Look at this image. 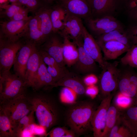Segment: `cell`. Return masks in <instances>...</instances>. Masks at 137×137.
<instances>
[{"mask_svg":"<svg viewBox=\"0 0 137 137\" xmlns=\"http://www.w3.org/2000/svg\"><path fill=\"white\" fill-rule=\"evenodd\" d=\"M28 99L39 125L47 129L56 124L58 112L56 105L52 100L45 96L40 95Z\"/></svg>","mask_w":137,"mask_h":137,"instance_id":"cell-1","label":"cell"},{"mask_svg":"<svg viewBox=\"0 0 137 137\" xmlns=\"http://www.w3.org/2000/svg\"><path fill=\"white\" fill-rule=\"evenodd\" d=\"M95 111L94 106L90 102H83L73 106L67 117V123L71 130L78 135L86 132L91 126Z\"/></svg>","mask_w":137,"mask_h":137,"instance_id":"cell-2","label":"cell"},{"mask_svg":"<svg viewBox=\"0 0 137 137\" xmlns=\"http://www.w3.org/2000/svg\"><path fill=\"white\" fill-rule=\"evenodd\" d=\"M25 81L10 70L0 74L1 104L25 94Z\"/></svg>","mask_w":137,"mask_h":137,"instance_id":"cell-3","label":"cell"},{"mask_svg":"<svg viewBox=\"0 0 137 137\" xmlns=\"http://www.w3.org/2000/svg\"><path fill=\"white\" fill-rule=\"evenodd\" d=\"M0 109L3 110L8 117L16 132L20 120L33 110L28 98L25 94L1 104Z\"/></svg>","mask_w":137,"mask_h":137,"instance_id":"cell-4","label":"cell"},{"mask_svg":"<svg viewBox=\"0 0 137 137\" xmlns=\"http://www.w3.org/2000/svg\"><path fill=\"white\" fill-rule=\"evenodd\" d=\"M23 45L19 39L13 40L0 38V74L10 70L18 52Z\"/></svg>","mask_w":137,"mask_h":137,"instance_id":"cell-5","label":"cell"},{"mask_svg":"<svg viewBox=\"0 0 137 137\" xmlns=\"http://www.w3.org/2000/svg\"><path fill=\"white\" fill-rule=\"evenodd\" d=\"M118 65L117 62L111 63L106 61L102 68L99 78V87L101 93L106 96L118 86L121 72L117 67Z\"/></svg>","mask_w":137,"mask_h":137,"instance_id":"cell-6","label":"cell"},{"mask_svg":"<svg viewBox=\"0 0 137 137\" xmlns=\"http://www.w3.org/2000/svg\"><path fill=\"white\" fill-rule=\"evenodd\" d=\"M85 20L90 30L97 37L115 29L123 28L119 22L111 16L95 18L90 17Z\"/></svg>","mask_w":137,"mask_h":137,"instance_id":"cell-7","label":"cell"},{"mask_svg":"<svg viewBox=\"0 0 137 137\" xmlns=\"http://www.w3.org/2000/svg\"><path fill=\"white\" fill-rule=\"evenodd\" d=\"M30 19L21 21L10 20L2 22L0 25V38L13 40H19L26 34Z\"/></svg>","mask_w":137,"mask_h":137,"instance_id":"cell-8","label":"cell"},{"mask_svg":"<svg viewBox=\"0 0 137 137\" xmlns=\"http://www.w3.org/2000/svg\"><path fill=\"white\" fill-rule=\"evenodd\" d=\"M40 49L53 58L62 68L66 69L63 56V38L58 33H53Z\"/></svg>","mask_w":137,"mask_h":137,"instance_id":"cell-9","label":"cell"},{"mask_svg":"<svg viewBox=\"0 0 137 137\" xmlns=\"http://www.w3.org/2000/svg\"><path fill=\"white\" fill-rule=\"evenodd\" d=\"M73 41L76 45L79 53L78 60L73 66L75 70L78 73L82 74H89L94 73L97 68L96 62L84 49L82 35Z\"/></svg>","mask_w":137,"mask_h":137,"instance_id":"cell-10","label":"cell"},{"mask_svg":"<svg viewBox=\"0 0 137 137\" xmlns=\"http://www.w3.org/2000/svg\"><path fill=\"white\" fill-rule=\"evenodd\" d=\"M112 98L111 94L106 96L94 114L91 124L95 137H101L105 128L107 111Z\"/></svg>","mask_w":137,"mask_h":137,"instance_id":"cell-11","label":"cell"},{"mask_svg":"<svg viewBox=\"0 0 137 137\" xmlns=\"http://www.w3.org/2000/svg\"><path fill=\"white\" fill-rule=\"evenodd\" d=\"M64 22L63 29L58 32L62 37L67 36L74 41L82 35L84 26L81 18L67 13Z\"/></svg>","mask_w":137,"mask_h":137,"instance_id":"cell-12","label":"cell"},{"mask_svg":"<svg viewBox=\"0 0 137 137\" xmlns=\"http://www.w3.org/2000/svg\"><path fill=\"white\" fill-rule=\"evenodd\" d=\"M82 35L83 38V46L86 53L99 64L102 69L104 66L105 61L101 49L96 40L88 32L84 26Z\"/></svg>","mask_w":137,"mask_h":137,"instance_id":"cell-13","label":"cell"},{"mask_svg":"<svg viewBox=\"0 0 137 137\" xmlns=\"http://www.w3.org/2000/svg\"><path fill=\"white\" fill-rule=\"evenodd\" d=\"M67 13L85 20L91 17L90 7L87 0H60Z\"/></svg>","mask_w":137,"mask_h":137,"instance_id":"cell-14","label":"cell"},{"mask_svg":"<svg viewBox=\"0 0 137 137\" xmlns=\"http://www.w3.org/2000/svg\"><path fill=\"white\" fill-rule=\"evenodd\" d=\"M35 46L31 43L26 42L18 52L14 61L13 65L14 74L24 81L27 63Z\"/></svg>","mask_w":137,"mask_h":137,"instance_id":"cell-15","label":"cell"},{"mask_svg":"<svg viewBox=\"0 0 137 137\" xmlns=\"http://www.w3.org/2000/svg\"><path fill=\"white\" fill-rule=\"evenodd\" d=\"M104 54L105 61L114 60L130 48L125 45L115 40H112L98 44Z\"/></svg>","mask_w":137,"mask_h":137,"instance_id":"cell-16","label":"cell"},{"mask_svg":"<svg viewBox=\"0 0 137 137\" xmlns=\"http://www.w3.org/2000/svg\"><path fill=\"white\" fill-rule=\"evenodd\" d=\"M41 55L38 48L35 46L28 60L25 81L27 87H32L40 61Z\"/></svg>","mask_w":137,"mask_h":137,"instance_id":"cell-17","label":"cell"},{"mask_svg":"<svg viewBox=\"0 0 137 137\" xmlns=\"http://www.w3.org/2000/svg\"><path fill=\"white\" fill-rule=\"evenodd\" d=\"M25 36L27 39V42L31 43L38 47L46 40L41 30L36 15L33 17H31L30 19L27 30Z\"/></svg>","mask_w":137,"mask_h":137,"instance_id":"cell-18","label":"cell"},{"mask_svg":"<svg viewBox=\"0 0 137 137\" xmlns=\"http://www.w3.org/2000/svg\"><path fill=\"white\" fill-rule=\"evenodd\" d=\"M41 57L45 64L47 65V70L55 83L70 72L67 70L61 67L55 60L43 50L40 51Z\"/></svg>","mask_w":137,"mask_h":137,"instance_id":"cell-19","label":"cell"},{"mask_svg":"<svg viewBox=\"0 0 137 137\" xmlns=\"http://www.w3.org/2000/svg\"><path fill=\"white\" fill-rule=\"evenodd\" d=\"M58 86L70 88L79 95L85 93L86 89V84L83 80L70 72L54 83L52 87Z\"/></svg>","mask_w":137,"mask_h":137,"instance_id":"cell-20","label":"cell"},{"mask_svg":"<svg viewBox=\"0 0 137 137\" xmlns=\"http://www.w3.org/2000/svg\"><path fill=\"white\" fill-rule=\"evenodd\" d=\"M63 38V56L66 65L73 66L77 61L79 56L78 48L76 44L68 37Z\"/></svg>","mask_w":137,"mask_h":137,"instance_id":"cell-21","label":"cell"},{"mask_svg":"<svg viewBox=\"0 0 137 137\" xmlns=\"http://www.w3.org/2000/svg\"><path fill=\"white\" fill-rule=\"evenodd\" d=\"M112 40L118 41L129 48L133 45L126 31H125L123 28L116 29L98 36L96 40L99 44Z\"/></svg>","mask_w":137,"mask_h":137,"instance_id":"cell-22","label":"cell"},{"mask_svg":"<svg viewBox=\"0 0 137 137\" xmlns=\"http://www.w3.org/2000/svg\"><path fill=\"white\" fill-rule=\"evenodd\" d=\"M55 83L41 57L39 66L32 88L38 90L45 86H50L52 87Z\"/></svg>","mask_w":137,"mask_h":137,"instance_id":"cell-23","label":"cell"},{"mask_svg":"<svg viewBox=\"0 0 137 137\" xmlns=\"http://www.w3.org/2000/svg\"><path fill=\"white\" fill-rule=\"evenodd\" d=\"M50 12L51 8L43 7L39 10L36 14L41 30L46 40L53 33Z\"/></svg>","mask_w":137,"mask_h":137,"instance_id":"cell-24","label":"cell"},{"mask_svg":"<svg viewBox=\"0 0 137 137\" xmlns=\"http://www.w3.org/2000/svg\"><path fill=\"white\" fill-rule=\"evenodd\" d=\"M91 15L99 16L114 11L115 0H93L91 6Z\"/></svg>","mask_w":137,"mask_h":137,"instance_id":"cell-25","label":"cell"},{"mask_svg":"<svg viewBox=\"0 0 137 137\" xmlns=\"http://www.w3.org/2000/svg\"><path fill=\"white\" fill-rule=\"evenodd\" d=\"M67 14L66 10L60 4L51 8L50 16L53 32H58L63 29L64 21Z\"/></svg>","mask_w":137,"mask_h":137,"instance_id":"cell-26","label":"cell"},{"mask_svg":"<svg viewBox=\"0 0 137 137\" xmlns=\"http://www.w3.org/2000/svg\"><path fill=\"white\" fill-rule=\"evenodd\" d=\"M118 87L122 94L131 98L137 99V89L130 81L127 72L123 74L120 72Z\"/></svg>","mask_w":137,"mask_h":137,"instance_id":"cell-27","label":"cell"},{"mask_svg":"<svg viewBox=\"0 0 137 137\" xmlns=\"http://www.w3.org/2000/svg\"><path fill=\"white\" fill-rule=\"evenodd\" d=\"M0 136L17 137L16 129L3 110H0Z\"/></svg>","mask_w":137,"mask_h":137,"instance_id":"cell-28","label":"cell"},{"mask_svg":"<svg viewBox=\"0 0 137 137\" xmlns=\"http://www.w3.org/2000/svg\"><path fill=\"white\" fill-rule=\"evenodd\" d=\"M118 116L116 108L110 105L107 111L105 127L101 137L108 136L110 131L115 124L119 117Z\"/></svg>","mask_w":137,"mask_h":137,"instance_id":"cell-29","label":"cell"},{"mask_svg":"<svg viewBox=\"0 0 137 137\" xmlns=\"http://www.w3.org/2000/svg\"><path fill=\"white\" fill-rule=\"evenodd\" d=\"M124 65L137 68V44L133 45L121 59Z\"/></svg>","mask_w":137,"mask_h":137,"instance_id":"cell-30","label":"cell"},{"mask_svg":"<svg viewBox=\"0 0 137 137\" xmlns=\"http://www.w3.org/2000/svg\"><path fill=\"white\" fill-rule=\"evenodd\" d=\"M34 111L33 110L29 114L22 118L19 121L17 127V137H20L22 131L28 126L35 123Z\"/></svg>","mask_w":137,"mask_h":137,"instance_id":"cell-31","label":"cell"},{"mask_svg":"<svg viewBox=\"0 0 137 137\" xmlns=\"http://www.w3.org/2000/svg\"><path fill=\"white\" fill-rule=\"evenodd\" d=\"M4 14L10 19L16 13L25 9L22 6L16 2L12 3L10 5L6 6Z\"/></svg>","mask_w":137,"mask_h":137,"instance_id":"cell-32","label":"cell"},{"mask_svg":"<svg viewBox=\"0 0 137 137\" xmlns=\"http://www.w3.org/2000/svg\"><path fill=\"white\" fill-rule=\"evenodd\" d=\"M76 94V93L72 89L64 87L61 91V98L62 100L65 102L72 103L75 99Z\"/></svg>","mask_w":137,"mask_h":137,"instance_id":"cell-33","label":"cell"},{"mask_svg":"<svg viewBox=\"0 0 137 137\" xmlns=\"http://www.w3.org/2000/svg\"><path fill=\"white\" fill-rule=\"evenodd\" d=\"M16 2L26 7L28 11H34L40 7V2L39 0H16Z\"/></svg>","mask_w":137,"mask_h":137,"instance_id":"cell-34","label":"cell"},{"mask_svg":"<svg viewBox=\"0 0 137 137\" xmlns=\"http://www.w3.org/2000/svg\"><path fill=\"white\" fill-rule=\"evenodd\" d=\"M117 7L122 5L129 12L137 7V0H116Z\"/></svg>","mask_w":137,"mask_h":137,"instance_id":"cell-35","label":"cell"},{"mask_svg":"<svg viewBox=\"0 0 137 137\" xmlns=\"http://www.w3.org/2000/svg\"><path fill=\"white\" fill-rule=\"evenodd\" d=\"M126 116V117L123 119V122L137 121V107L129 108L127 111Z\"/></svg>","mask_w":137,"mask_h":137,"instance_id":"cell-36","label":"cell"},{"mask_svg":"<svg viewBox=\"0 0 137 137\" xmlns=\"http://www.w3.org/2000/svg\"><path fill=\"white\" fill-rule=\"evenodd\" d=\"M132 98L121 94L117 96L116 102L117 105L121 107H127L132 103Z\"/></svg>","mask_w":137,"mask_h":137,"instance_id":"cell-37","label":"cell"},{"mask_svg":"<svg viewBox=\"0 0 137 137\" xmlns=\"http://www.w3.org/2000/svg\"><path fill=\"white\" fill-rule=\"evenodd\" d=\"M68 130L60 127H57L53 129L47 134L50 137H63Z\"/></svg>","mask_w":137,"mask_h":137,"instance_id":"cell-38","label":"cell"},{"mask_svg":"<svg viewBox=\"0 0 137 137\" xmlns=\"http://www.w3.org/2000/svg\"><path fill=\"white\" fill-rule=\"evenodd\" d=\"M126 32L133 45L137 44V25L131 26Z\"/></svg>","mask_w":137,"mask_h":137,"instance_id":"cell-39","label":"cell"},{"mask_svg":"<svg viewBox=\"0 0 137 137\" xmlns=\"http://www.w3.org/2000/svg\"><path fill=\"white\" fill-rule=\"evenodd\" d=\"M28 11L26 9L24 10L15 13L10 20L15 21H21L30 19L31 17L28 16Z\"/></svg>","mask_w":137,"mask_h":137,"instance_id":"cell-40","label":"cell"},{"mask_svg":"<svg viewBox=\"0 0 137 137\" xmlns=\"http://www.w3.org/2000/svg\"><path fill=\"white\" fill-rule=\"evenodd\" d=\"M132 136V134L129 129L124 127L122 126L119 128L114 137H129Z\"/></svg>","mask_w":137,"mask_h":137,"instance_id":"cell-41","label":"cell"},{"mask_svg":"<svg viewBox=\"0 0 137 137\" xmlns=\"http://www.w3.org/2000/svg\"><path fill=\"white\" fill-rule=\"evenodd\" d=\"M36 124H31L25 128L21 133L20 137H33L34 129Z\"/></svg>","mask_w":137,"mask_h":137,"instance_id":"cell-42","label":"cell"},{"mask_svg":"<svg viewBox=\"0 0 137 137\" xmlns=\"http://www.w3.org/2000/svg\"><path fill=\"white\" fill-rule=\"evenodd\" d=\"M124 123L130 130L132 136L137 137V121L131 122H125Z\"/></svg>","mask_w":137,"mask_h":137,"instance_id":"cell-43","label":"cell"},{"mask_svg":"<svg viewBox=\"0 0 137 137\" xmlns=\"http://www.w3.org/2000/svg\"><path fill=\"white\" fill-rule=\"evenodd\" d=\"M97 79L94 75L91 74H88L84 79L83 81L86 85H91L96 83Z\"/></svg>","mask_w":137,"mask_h":137,"instance_id":"cell-44","label":"cell"},{"mask_svg":"<svg viewBox=\"0 0 137 137\" xmlns=\"http://www.w3.org/2000/svg\"><path fill=\"white\" fill-rule=\"evenodd\" d=\"M127 73L130 81L137 89V73L130 70L127 71Z\"/></svg>","mask_w":137,"mask_h":137,"instance_id":"cell-45","label":"cell"},{"mask_svg":"<svg viewBox=\"0 0 137 137\" xmlns=\"http://www.w3.org/2000/svg\"><path fill=\"white\" fill-rule=\"evenodd\" d=\"M46 130V128L42 126L35 125L34 129V134L42 135L45 133Z\"/></svg>","mask_w":137,"mask_h":137,"instance_id":"cell-46","label":"cell"},{"mask_svg":"<svg viewBox=\"0 0 137 137\" xmlns=\"http://www.w3.org/2000/svg\"><path fill=\"white\" fill-rule=\"evenodd\" d=\"M98 92L97 88L95 86H91L86 88L85 93L88 95L93 96L95 95Z\"/></svg>","mask_w":137,"mask_h":137,"instance_id":"cell-47","label":"cell"},{"mask_svg":"<svg viewBox=\"0 0 137 137\" xmlns=\"http://www.w3.org/2000/svg\"><path fill=\"white\" fill-rule=\"evenodd\" d=\"M119 117H118L115 124L110 131L107 137H114V135L117 133L119 127L118 123L119 122Z\"/></svg>","mask_w":137,"mask_h":137,"instance_id":"cell-48","label":"cell"},{"mask_svg":"<svg viewBox=\"0 0 137 137\" xmlns=\"http://www.w3.org/2000/svg\"><path fill=\"white\" fill-rule=\"evenodd\" d=\"M131 16L133 18L137 19V7L129 12Z\"/></svg>","mask_w":137,"mask_h":137,"instance_id":"cell-49","label":"cell"},{"mask_svg":"<svg viewBox=\"0 0 137 137\" xmlns=\"http://www.w3.org/2000/svg\"><path fill=\"white\" fill-rule=\"evenodd\" d=\"M75 133L72 130H68L63 137H73L75 136Z\"/></svg>","mask_w":137,"mask_h":137,"instance_id":"cell-50","label":"cell"},{"mask_svg":"<svg viewBox=\"0 0 137 137\" xmlns=\"http://www.w3.org/2000/svg\"><path fill=\"white\" fill-rule=\"evenodd\" d=\"M45 2L48 3H51L54 0H43Z\"/></svg>","mask_w":137,"mask_h":137,"instance_id":"cell-51","label":"cell"},{"mask_svg":"<svg viewBox=\"0 0 137 137\" xmlns=\"http://www.w3.org/2000/svg\"><path fill=\"white\" fill-rule=\"evenodd\" d=\"M93 0H87L89 5L90 7H91V6L92 2V1ZM91 8V7H90Z\"/></svg>","mask_w":137,"mask_h":137,"instance_id":"cell-52","label":"cell"},{"mask_svg":"<svg viewBox=\"0 0 137 137\" xmlns=\"http://www.w3.org/2000/svg\"><path fill=\"white\" fill-rule=\"evenodd\" d=\"M10 1L12 3L15 2L16 0H10Z\"/></svg>","mask_w":137,"mask_h":137,"instance_id":"cell-53","label":"cell"}]
</instances>
